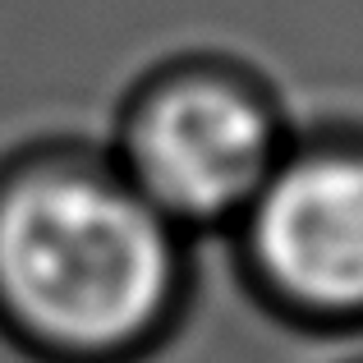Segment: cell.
<instances>
[{"label":"cell","instance_id":"4","mask_svg":"<svg viewBox=\"0 0 363 363\" xmlns=\"http://www.w3.org/2000/svg\"><path fill=\"white\" fill-rule=\"evenodd\" d=\"M345 363H363V354H359V359H345Z\"/></svg>","mask_w":363,"mask_h":363},{"label":"cell","instance_id":"2","mask_svg":"<svg viewBox=\"0 0 363 363\" xmlns=\"http://www.w3.org/2000/svg\"><path fill=\"white\" fill-rule=\"evenodd\" d=\"M294 120L272 74L230 51H175L124 83L106 152L194 244L225 240L290 147Z\"/></svg>","mask_w":363,"mask_h":363},{"label":"cell","instance_id":"3","mask_svg":"<svg viewBox=\"0 0 363 363\" xmlns=\"http://www.w3.org/2000/svg\"><path fill=\"white\" fill-rule=\"evenodd\" d=\"M225 248L248 303L276 327L363 340V120L299 124Z\"/></svg>","mask_w":363,"mask_h":363},{"label":"cell","instance_id":"1","mask_svg":"<svg viewBox=\"0 0 363 363\" xmlns=\"http://www.w3.org/2000/svg\"><path fill=\"white\" fill-rule=\"evenodd\" d=\"M194 240L101 138L0 152V340L28 363H152L198 294Z\"/></svg>","mask_w":363,"mask_h":363}]
</instances>
